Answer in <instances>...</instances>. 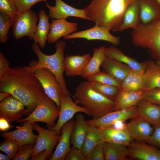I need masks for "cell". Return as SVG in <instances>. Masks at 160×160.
<instances>
[{"label":"cell","instance_id":"1","mask_svg":"<svg viewBox=\"0 0 160 160\" xmlns=\"http://www.w3.org/2000/svg\"><path fill=\"white\" fill-rule=\"evenodd\" d=\"M0 91L9 93L22 103L29 115L47 96L37 78L25 66H20L8 68L5 76L0 79Z\"/></svg>","mask_w":160,"mask_h":160},{"label":"cell","instance_id":"2","mask_svg":"<svg viewBox=\"0 0 160 160\" xmlns=\"http://www.w3.org/2000/svg\"><path fill=\"white\" fill-rule=\"evenodd\" d=\"M136 0H92L84 9L95 25L110 31L121 24L126 9Z\"/></svg>","mask_w":160,"mask_h":160},{"label":"cell","instance_id":"3","mask_svg":"<svg viewBox=\"0 0 160 160\" xmlns=\"http://www.w3.org/2000/svg\"><path fill=\"white\" fill-rule=\"evenodd\" d=\"M66 46V44L64 41H57L55 45V52L52 55H47L41 51L38 44L34 43L32 45V49L37 55L38 60L37 61L32 60L29 64V66L25 67L32 73L36 69L40 68L49 70L57 79L63 94L73 96L67 89L63 76L65 71L64 52Z\"/></svg>","mask_w":160,"mask_h":160},{"label":"cell","instance_id":"4","mask_svg":"<svg viewBox=\"0 0 160 160\" xmlns=\"http://www.w3.org/2000/svg\"><path fill=\"white\" fill-rule=\"evenodd\" d=\"M73 97L76 104H80L88 111L89 116L93 119L99 118L114 111V101L94 90L87 81H82L78 85Z\"/></svg>","mask_w":160,"mask_h":160},{"label":"cell","instance_id":"5","mask_svg":"<svg viewBox=\"0 0 160 160\" xmlns=\"http://www.w3.org/2000/svg\"><path fill=\"white\" fill-rule=\"evenodd\" d=\"M131 40L135 46L147 49L151 57L160 64V18L149 24L141 23L132 29Z\"/></svg>","mask_w":160,"mask_h":160},{"label":"cell","instance_id":"6","mask_svg":"<svg viewBox=\"0 0 160 160\" xmlns=\"http://www.w3.org/2000/svg\"><path fill=\"white\" fill-rule=\"evenodd\" d=\"M60 108L54 101L47 95L38 103L36 108L27 117L17 121L41 122L47 124L48 129H51L55 125V121L58 118Z\"/></svg>","mask_w":160,"mask_h":160},{"label":"cell","instance_id":"7","mask_svg":"<svg viewBox=\"0 0 160 160\" xmlns=\"http://www.w3.org/2000/svg\"><path fill=\"white\" fill-rule=\"evenodd\" d=\"M39 19L36 13L31 9L19 12L13 18L12 25L15 38L27 36L33 40Z\"/></svg>","mask_w":160,"mask_h":160},{"label":"cell","instance_id":"8","mask_svg":"<svg viewBox=\"0 0 160 160\" xmlns=\"http://www.w3.org/2000/svg\"><path fill=\"white\" fill-rule=\"evenodd\" d=\"M33 73L40 82L46 95L52 100L60 108V97L63 93L55 75L49 70L44 68L36 69Z\"/></svg>","mask_w":160,"mask_h":160},{"label":"cell","instance_id":"9","mask_svg":"<svg viewBox=\"0 0 160 160\" xmlns=\"http://www.w3.org/2000/svg\"><path fill=\"white\" fill-rule=\"evenodd\" d=\"M33 129L37 132L38 135L31 158L44 150L47 151L48 158H50L53 148L59 142L60 136L54 130L51 129H46L36 122Z\"/></svg>","mask_w":160,"mask_h":160},{"label":"cell","instance_id":"10","mask_svg":"<svg viewBox=\"0 0 160 160\" xmlns=\"http://www.w3.org/2000/svg\"><path fill=\"white\" fill-rule=\"evenodd\" d=\"M137 106L127 109L120 110L109 112L97 119L86 120L88 124L99 129L111 127L119 122H124L136 115Z\"/></svg>","mask_w":160,"mask_h":160},{"label":"cell","instance_id":"11","mask_svg":"<svg viewBox=\"0 0 160 160\" xmlns=\"http://www.w3.org/2000/svg\"><path fill=\"white\" fill-rule=\"evenodd\" d=\"M70 95L62 94L60 97V105L58 121L55 125L51 129L59 134L63 125L72 119L77 113L81 112L89 116L88 111L82 106L77 105L74 102Z\"/></svg>","mask_w":160,"mask_h":160},{"label":"cell","instance_id":"12","mask_svg":"<svg viewBox=\"0 0 160 160\" xmlns=\"http://www.w3.org/2000/svg\"><path fill=\"white\" fill-rule=\"evenodd\" d=\"M24 105L11 95L3 100L0 103V117L9 122L16 121L22 119V116L28 114Z\"/></svg>","mask_w":160,"mask_h":160},{"label":"cell","instance_id":"13","mask_svg":"<svg viewBox=\"0 0 160 160\" xmlns=\"http://www.w3.org/2000/svg\"><path fill=\"white\" fill-rule=\"evenodd\" d=\"M84 39L88 40H100L109 42L114 45H118L120 38L113 35L110 31L95 25L90 28L76 32L63 37L64 39Z\"/></svg>","mask_w":160,"mask_h":160},{"label":"cell","instance_id":"14","mask_svg":"<svg viewBox=\"0 0 160 160\" xmlns=\"http://www.w3.org/2000/svg\"><path fill=\"white\" fill-rule=\"evenodd\" d=\"M131 119L129 122L125 124L129 135L133 140L147 143L153 129L150 124L140 117L135 116Z\"/></svg>","mask_w":160,"mask_h":160},{"label":"cell","instance_id":"15","mask_svg":"<svg viewBox=\"0 0 160 160\" xmlns=\"http://www.w3.org/2000/svg\"><path fill=\"white\" fill-rule=\"evenodd\" d=\"M21 126H17L14 131L4 132L1 134L5 139H10L17 141L20 145V148L23 145L36 143L37 135L33 131L34 125L36 122L25 121Z\"/></svg>","mask_w":160,"mask_h":160},{"label":"cell","instance_id":"16","mask_svg":"<svg viewBox=\"0 0 160 160\" xmlns=\"http://www.w3.org/2000/svg\"><path fill=\"white\" fill-rule=\"evenodd\" d=\"M55 5L52 6L47 3L46 7L49 10V16L52 18L66 19L69 17H74L89 20L86 15L84 9H79L68 5L62 0H55Z\"/></svg>","mask_w":160,"mask_h":160},{"label":"cell","instance_id":"17","mask_svg":"<svg viewBox=\"0 0 160 160\" xmlns=\"http://www.w3.org/2000/svg\"><path fill=\"white\" fill-rule=\"evenodd\" d=\"M128 146L130 159L160 160V150L153 146L135 140Z\"/></svg>","mask_w":160,"mask_h":160},{"label":"cell","instance_id":"18","mask_svg":"<svg viewBox=\"0 0 160 160\" xmlns=\"http://www.w3.org/2000/svg\"><path fill=\"white\" fill-rule=\"evenodd\" d=\"M77 25L76 23L68 22L66 19H53L50 24L47 41L49 43L57 42L61 37L76 32Z\"/></svg>","mask_w":160,"mask_h":160},{"label":"cell","instance_id":"19","mask_svg":"<svg viewBox=\"0 0 160 160\" xmlns=\"http://www.w3.org/2000/svg\"><path fill=\"white\" fill-rule=\"evenodd\" d=\"M75 122V121L72 119L63 125L58 143L49 160H65L66 154L71 148V135Z\"/></svg>","mask_w":160,"mask_h":160},{"label":"cell","instance_id":"20","mask_svg":"<svg viewBox=\"0 0 160 160\" xmlns=\"http://www.w3.org/2000/svg\"><path fill=\"white\" fill-rule=\"evenodd\" d=\"M137 106L135 116L142 118L153 126H160V105L142 99Z\"/></svg>","mask_w":160,"mask_h":160},{"label":"cell","instance_id":"21","mask_svg":"<svg viewBox=\"0 0 160 160\" xmlns=\"http://www.w3.org/2000/svg\"><path fill=\"white\" fill-rule=\"evenodd\" d=\"M89 53L83 55H67L65 57V71L67 76H81L91 58Z\"/></svg>","mask_w":160,"mask_h":160},{"label":"cell","instance_id":"22","mask_svg":"<svg viewBox=\"0 0 160 160\" xmlns=\"http://www.w3.org/2000/svg\"><path fill=\"white\" fill-rule=\"evenodd\" d=\"M141 24L139 2L137 0L127 7L124 12L121 23L112 31L121 32L129 28L136 29Z\"/></svg>","mask_w":160,"mask_h":160},{"label":"cell","instance_id":"23","mask_svg":"<svg viewBox=\"0 0 160 160\" xmlns=\"http://www.w3.org/2000/svg\"><path fill=\"white\" fill-rule=\"evenodd\" d=\"M145 62L146 69L143 74L142 90L160 88V64L151 60Z\"/></svg>","mask_w":160,"mask_h":160},{"label":"cell","instance_id":"24","mask_svg":"<svg viewBox=\"0 0 160 160\" xmlns=\"http://www.w3.org/2000/svg\"><path fill=\"white\" fill-rule=\"evenodd\" d=\"M141 23L145 25L160 18V5L156 0H138Z\"/></svg>","mask_w":160,"mask_h":160},{"label":"cell","instance_id":"25","mask_svg":"<svg viewBox=\"0 0 160 160\" xmlns=\"http://www.w3.org/2000/svg\"><path fill=\"white\" fill-rule=\"evenodd\" d=\"M106 57L119 62L123 63L133 69L143 74L146 67L145 61L139 63L134 59L124 54L120 49L114 46H111L105 48Z\"/></svg>","mask_w":160,"mask_h":160},{"label":"cell","instance_id":"26","mask_svg":"<svg viewBox=\"0 0 160 160\" xmlns=\"http://www.w3.org/2000/svg\"><path fill=\"white\" fill-rule=\"evenodd\" d=\"M100 129L103 134L104 142L121 144L128 146L133 140L127 131L125 124V127L123 128L111 127Z\"/></svg>","mask_w":160,"mask_h":160},{"label":"cell","instance_id":"27","mask_svg":"<svg viewBox=\"0 0 160 160\" xmlns=\"http://www.w3.org/2000/svg\"><path fill=\"white\" fill-rule=\"evenodd\" d=\"M101 67L103 71L111 74L121 82L131 69L127 65L106 56Z\"/></svg>","mask_w":160,"mask_h":160},{"label":"cell","instance_id":"28","mask_svg":"<svg viewBox=\"0 0 160 160\" xmlns=\"http://www.w3.org/2000/svg\"><path fill=\"white\" fill-rule=\"evenodd\" d=\"M144 91L136 92L120 91L115 102L114 111L130 108L137 105L142 99Z\"/></svg>","mask_w":160,"mask_h":160},{"label":"cell","instance_id":"29","mask_svg":"<svg viewBox=\"0 0 160 160\" xmlns=\"http://www.w3.org/2000/svg\"><path fill=\"white\" fill-rule=\"evenodd\" d=\"M88 124L84 116L79 113L76 116L75 122L71 137L73 147L81 149L87 131Z\"/></svg>","mask_w":160,"mask_h":160},{"label":"cell","instance_id":"30","mask_svg":"<svg viewBox=\"0 0 160 160\" xmlns=\"http://www.w3.org/2000/svg\"><path fill=\"white\" fill-rule=\"evenodd\" d=\"M38 16L39 22L37 25L33 40L34 43L43 48L46 45L47 36L50 30L49 17L43 9H41L39 12Z\"/></svg>","mask_w":160,"mask_h":160},{"label":"cell","instance_id":"31","mask_svg":"<svg viewBox=\"0 0 160 160\" xmlns=\"http://www.w3.org/2000/svg\"><path fill=\"white\" fill-rule=\"evenodd\" d=\"M127 146L121 144L104 142V160H129V150Z\"/></svg>","mask_w":160,"mask_h":160},{"label":"cell","instance_id":"32","mask_svg":"<svg viewBox=\"0 0 160 160\" xmlns=\"http://www.w3.org/2000/svg\"><path fill=\"white\" fill-rule=\"evenodd\" d=\"M105 48L103 46L94 49L93 56L81 75L83 78L85 79L100 71V67L106 57Z\"/></svg>","mask_w":160,"mask_h":160},{"label":"cell","instance_id":"33","mask_svg":"<svg viewBox=\"0 0 160 160\" xmlns=\"http://www.w3.org/2000/svg\"><path fill=\"white\" fill-rule=\"evenodd\" d=\"M103 142H104V138L101 129L88 124L86 136L81 149L83 153L86 156L95 145Z\"/></svg>","mask_w":160,"mask_h":160},{"label":"cell","instance_id":"34","mask_svg":"<svg viewBox=\"0 0 160 160\" xmlns=\"http://www.w3.org/2000/svg\"><path fill=\"white\" fill-rule=\"evenodd\" d=\"M143 74L131 69L129 73L121 82L120 91L136 92L142 90Z\"/></svg>","mask_w":160,"mask_h":160},{"label":"cell","instance_id":"35","mask_svg":"<svg viewBox=\"0 0 160 160\" xmlns=\"http://www.w3.org/2000/svg\"><path fill=\"white\" fill-rule=\"evenodd\" d=\"M89 82L94 90L114 101L120 91L119 87L116 86L93 81Z\"/></svg>","mask_w":160,"mask_h":160},{"label":"cell","instance_id":"36","mask_svg":"<svg viewBox=\"0 0 160 160\" xmlns=\"http://www.w3.org/2000/svg\"><path fill=\"white\" fill-rule=\"evenodd\" d=\"M89 81H93L120 87L121 82L111 74L100 71L85 78Z\"/></svg>","mask_w":160,"mask_h":160},{"label":"cell","instance_id":"37","mask_svg":"<svg viewBox=\"0 0 160 160\" xmlns=\"http://www.w3.org/2000/svg\"><path fill=\"white\" fill-rule=\"evenodd\" d=\"M1 143L0 150L13 159L16 155L20 147L19 143L12 139H5Z\"/></svg>","mask_w":160,"mask_h":160},{"label":"cell","instance_id":"38","mask_svg":"<svg viewBox=\"0 0 160 160\" xmlns=\"http://www.w3.org/2000/svg\"><path fill=\"white\" fill-rule=\"evenodd\" d=\"M13 18L0 12V42L5 43L8 39L9 28L12 26Z\"/></svg>","mask_w":160,"mask_h":160},{"label":"cell","instance_id":"39","mask_svg":"<svg viewBox=\"0 0 160 160\" xmlns=\"http://www.w3.org/2000/svg\"><path fill=\"white\" fill-rule=\"evenodd\" d=\"M0 12L12 18L19 13L14 0H0Z\"/></svg>","mask_w":160,"mask_h":160},{"label":"cell","instance_id":"40","mask_svg":"<svg viewBox=\"0 0 160 160\" xmlns=\"http://www.w3.org/2000/svg\"><path fill=\"white\" fill-rule=\"evenodd\" d=\"M34 146V144H26L22 145L12 160H28L33 152Z\"/></svg>","mask_w":160,"mask_h":160},{"label":"cell","instance_id":"41","mask_svg":"<svg viewBox=\"0 0 160 160\" xmlns=\"http://www.w3.org/2000/svg\"><path fill=\"white\" fill-rule=\"evenodd\" d=\"M104 142L95 145L86 156L87 160H104Z\"/></svg>","mask_w":160,"mask_h":160},{"label":"cell","instance_id":"42","mask_svg":"<svg viewBox=\"0 0 160 160\" xmlns=\"http://www.w3.org/2000/svg\"><path fill=\"white\" fill-rule=\"evenodd\" d=\"M142 99L160 105V88L144 91Z\"/></svg>","mask_w":160,"mask_h":160},{"label":"cell","instance_id":"43","mask_svg":"<svg viewBox=\"0 0 160 160\" xmlns=\"http://www.w3.org/2000/svg\"><path fill=\"white\" fill-rule=\"evenodd\" d=\"M19 12L30 9L34 4L40 1L47 2V0H14Z\"/></svg>","mask_w":160,"mask_h":160},{"label":"cell","instance_id":"44","mask_svg":"<svg viewBox=\"0 0 160 160\" xmlns=\"http://www.w3.org/2000/svg\"><path fill=\"white\" fill-rule=\"evenodd\" d=\"M65 160H87L86 156L83 153L81 149L73 147L66 154Z\"/></svg>","mask_w":160,"mask_h":160},{"label":"cell","instance_id":"45","mask_svg":"<svg viewBox=\"0 0 160 160\" xmlns=\"http://www.w3.org/2000/svg\"><path fill=\"white\" fill-rule=\"evenodd\" d=\"M153 132L147 143L160 149V126H153Z\"/></svg>","mask_w":160,"mask_h":160},{"label":"cell","instance_id":"46","mask_svg":"<svg viewBox=\"0 0 160 160\" xmlns=\"http://www.w3.org/2000/svg\"><path fill=\"white\" fill-rule=\"evenodd\" d=\"M10 64L9 61L1 52H0V79L6 74Z\"/></svg>","mask_w":160,"mask_h":160},{"label":"cell","instance_id":"47","mask_svg":"<svg viewBox=\"0 0 160 160\" xmlns=\"http://www.w3.org/2000/svg\"><path fill=\"white\" fill-rule=\"evenodd\" d=\"M48 159L47 151L43 150L38 153L34 156L31 158L32 160H45Z\"/></svg>","mask_w":160,"mask_h":160},{"label":"cell","instance_id":"48","mask_svg":"<svg viewBox=\"0 0 160 160\" xmlns=\"http://www.w3.org/2000/svg\"><path fill=\"white\" fill-rule=\"evenodd\" d=\"M9 122L7 120L4 118H0V130L1 131L7 130L11 127Z\"/></svg>","mask_w":160,"mask_h":160},{"label":"cell","instance_id":"49","mask_svg":"<svg viewBox=\"0 0 160 160\" xmlns=\"http://www.w3.org/2000/svg\"><path fill=\"white\" fill-rule=\"evenodd\" d=\"M11 94L7 92H0V101H2L8 96L11 95Z\"/></svg>","mask_w":160,"mask_h":160},{"label":"cell","instance_id":"50","mask_svg":"<svg viewBox=\"0 0 160 160\" xmlns=\"http://www.w3.org/2000/svg\"><path fill=\"white\" fill-rule=\"evenodd\" d=\"M11 159L7 155H5L1 153H0V160H9Z\"/></svg>","mask_w":160,"mask_h":160},{"label":"cell","instance_id":"51","mask_svg":"<svg viewBox=\"0 0 160 160\" xmlns=\"http://www.w3.org/2000/svg\"><path fill=\"white\" fill-rule=\"evenodd\" d=\"M160 5V0H156Z\"/></svg>","mask_w":160,"mask_h":160}]
</instances>
